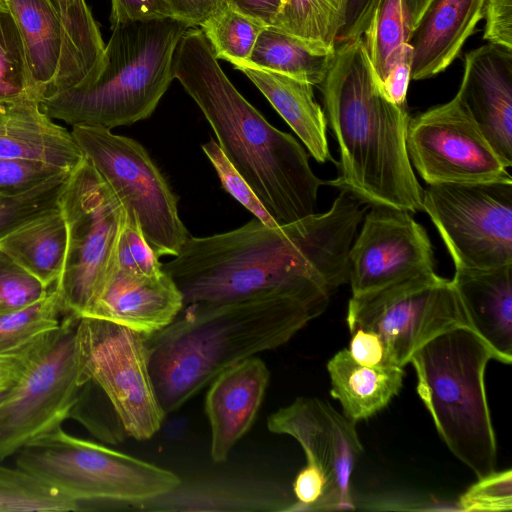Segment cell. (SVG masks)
<instances>
[{
    "label": "cell",
    "mask_w": 512,
    "mask_h": 512,
    "mask_svg": "<svg viewBox=\"0 0 512 512\" xmlns=\"http://www.w3.org/2000/svg\"><path fill=\"white\" fill-rule=\"evenodd\" d=\"M182 309V293L164 271L142 276L110 267L82 317L109 321L148 335L170 324Z\"/></svg>",
    "instance_id": "cell-18"
},
{
    "label": "cell",
    "mask_w": 512,
    "mask_h": 512,
    "mask_svg": "<svg viewBox=\"0 0 512 512\" xmlns=\"http://www.w3.org/2000/svg\"><path fill=\"white\" fill-rule=\"evenodd\" d=\"M350 333L348 352L354 361L369 367L395 366L385 342L376 332L356 328Z\"/></svg>",
    "instance_id": "cell-45"
},
{
    "label": "cell",
    "mask_w": 512,
    "mask_h": 512,
    "mask_svg": "<svg viewBox=\"0 0 512 512\" xmlns=\"http://www.w3.org/2000/svg\"><path fill=\"white\" fill-rule=\"evenodd\" d=\"M406 145L411 165L428 185L512 179L458 93L410 118Z\"/></svg>",
    "instance_id": "cell-14"
},
{
    "label": "cell",
    "mask_w": 512,
    "mask_h": 512,
    "mask_svg": "<svg viewBox=\"0 0 512 512\" xmlns=\"http://www.w3.org/2000/svg\"><path fill=\"white\" fill-rule=\"evenodd\" d=\"M199 27L215 57L237 67L247 61L259 34L267 26L224 3Z\"/></svg>",
    "instance_id": "cell-32"
},
{
    "label": "cell",
    "mask_w": 512,
    "mask_h": 512,
    "mask_svg": "<svg viewBox=\"0 0 512 512\" xmlns=\"http://www.w3.org/2000/svg\"><path fill=\"white\" fill-rule=\"evenodd\" d=\"M110 267L142 276H154L163 271L162 263L145 239L136 215L125 209L114 244Z\"/></svg>",
    "instance_id": "cell-37"
},
{
    "label": "cell",
    "mask_w": 512,
    "mask_h": 512,
    "mask_svg": "<svg viewBox=\"0 0 512 512\" xmlns=\"http://www.w3.org/2000/svg\"><path fill=\"white\" fill-rule=\"evenodd\" d=\"M50 2L63 29V51L54 94L93 81L102 67L105 44L86 0Z\"/></svg>",
    "instance_id": "cell-27"
},
{
    "label": "cell",
    "mask_w": 512,
    "mask_h": 512,
    "mask_svg": "<svg viewBox=\"0 0 512 512\" xmlns=\"http://www.w3.org/2000/svg\"><path fill=\"white\" fill-rule=\"evenodd\" d=\"M457 93L509 169L512 165V50L488 43L468 52Z\"/></svg>",
    "instance_id": "cell-17"
},
{
    "label": "cell",
    "mask_w": 512,
    "mask_h": 512,
    "mask_svg": "<svg viewBox=\"0 0 512 512\" xmlns=\"http://www.w3.org/2000/svg\"><path fill=\"white\" fill-rule=\"evenodd\" d=\"M173 18L188 27H199L211 14L224 5L223 0H167Z\"/></svg>",
    "instance_id": "cell-48"
},
{
    "label": "cell",
    "mask_w": 512,
    "mask_h": 512,
    "mask_svg": "<svg viewBox=\"0 0 512 512\" xmlns=\"http://www.w3.org/2000/svg\"><path fill=\"white\" fill-rule=\"evenodd\" d=\"M485 0H430L411 32V79L443 72L460 54L478 22Z\"/></svg>",
    "instance_id": "cell-22"
},
{
    "label": "cell",
    "mask_w": 512,
    "mask_h": 512,
    "mask_svg": "<svg viewBox=\"0 0 512 512\" xmlns=\"http://www.w3.org/2000/svg\"><path fill=\"white\" fill-rule=\"evenodd\" d=\"M347 0H285L271 26L334 52Z\"/></svg>",
    "instance_id": "cell-30"
},
{
    "label": "cell",
    "mask_w": 512,
    "mask_h": 512,
    "mask_svg": "<svg viewBox=\"0 0 512 512\" xmlns=\"http://www.w3.org/2000/svg\"><path fill=\"white\" fill-rule=\"evenodd\" d=\"M59 205L68 238L56 287L64 315L82 317L108 272L124 208L85 157L71 172Z\"/></svg>",
    "instance_id": "cell-10"
},
{
    "label": "cell",
    "mask_w": 512,
    "mask_h": 512,
    "mask_svg": "<svg viewBox=\"0 0 512 512\" xmlns=\"http://www.w3.org/2000/svg\"><path fill=\"white\" fill-rule=\"evenodd\" d=\"M15 467L84 503L127 505L163 495L181 480L170 470L75 437L62 426L15 453Z\"/></svg>",
    "instance_id": "cell-7"
},
{
    "label": "cell",
    "mask_w": 512,
    "mask_h": 512,
    "mask_svg": "<svg viewBox=\"0 0 512 512\" xmlns=\"http://www.w3.org/2000/svg\"><path fill=\"white\" fill-rule=\"evenodd\" d=\"M412 55V47L409 43H405L386 77L379 83L384 95L398 105H406L407 90L411 79Z\"/></svg>",
    "instance_id": "cell-46"
},
{
    "label": "cell",
    "mask_w": 512,
    "mask_h": 512,
    "mask_svg": "<svg viewBox=\"0 0 512 512\" xmlns=\"http://www.w3.org/2000/svg\"><path fill=\"white\" fill-rule=\"evenodd\" d=\"M66 172L71 171L45 162L0 157V195L27 193Z\"/></svg>",
    "instance_id": "cell-40"
},
{
    "label": "cell",
    "mask_w": 512,
    "mask_h": 512,
    "mask_svg": "<svg viewBox=\"0 0 512 512\" xmlns=\"http://www.w3.org/2000/svg\"><path fill=\"white\" fill-rule=\"evenodd\" d=\"M50 288L0 250V314L38 301Z\"/></svg>",
    "instance_id": "cell-38"
},
{
    "label": "cell",
    "mask_w": 512,
    "mask_h": 512,
    "mask_svg": "<svg viewBox=\"0 0 512 512\" xmlns=\"http://www.w3.org/2000/svg\"><path fill=\"white\" fill-rule=\"evenodd\" d=\"M321 314L279 294L184 307L170 324L145 335L163 412L179 409L232 365L284 345Z\"/></svg>",
    "instance_id": "cell-4"
},
{
    "label": "cell",
    "mask_w": 512,
    "mask_h": 512,
    "mask_svg": "<svg viewBox=\"0 0 512 512\" xmlns=\"http://www.w3.org/2000/svg\"><path fill=\"white\" fill-rule=\"evenodd\" d=\"M285 493L274 483L239 478L181 483L171 491L128 504L143 511H286Z\"/></svg>",
    "instance_id": "cell-23"
},
{
    "label": "cell",
    "mask_w": 512,
    "mask_h": 512,
    "mask_svg": "<svg viewBox=\"0 0 512 512\" xmlns=\"http://www.w3.org/2000/svg\"><path fill=\"white\" fill-rule=\"evenodd\" d=\"M39 343L22 354L0 356V385L17 379L22 375L30 355Z\"/></svg>",
    "instance_id": "cell-50"
},
{
    "label": "cell",
    "mask_w": 512,
    "mask_h": 512,
    "mask_svg": "<svg viewBox=\"0 0 512 512\" xmlns=\"http://www.w3.org/2000/svg\"><path fill=\"white\" fill-rule=\"evenodd\" d=\"M331 395L343 414L353 422L368 419L385 408L403 383L404 370L398 366H364L350 356L348 349L338 351L327 363Z\"/></svg>",
    "instance_id": "cell-25"
},
{
    "label": "cell",
    "mask_w": 512,
    "mask_h": 512,
    "mask_svg": "<svg viewBox=\"0 0 512 512\" xmlns=\"http://www.w3.org/2000/svg\"><path fill=\"white\" fill-rule=\"evenodd\" d=\"M80 317L63 316L57 329L34 349L13 394L0 405V462L70 418L81 387L77 327Z\"/></svg>",
    "instance_id": "cell-9"
},
{
    "label": "cell",
    "mask_w": 512,
    "mask_h": 512,
    "mask_svg": "<svg viewBox=\"0 0 512 512\" xmlns=\"http://www.w3.org/2000/svg\"><path fill=\"white\" fill-rule=\"evenodd\" d=\"M239 13L271 26L285 0H223Z\"/></svg>",
    "instance_id": "cell-49"
},
{
    "label": "cell",
    "mask_w": 512,
    "mask_h": 512,
    "mask_svg": "<svg viewBox=\"0 0 512 512\" xmlns=\"http://www.w3.org/2000/svg\"><path fill=\"white\" fill-rule=\"evenodd\" d=\"M19 378L0 385V405L13 394Z\"/></svg>",
    "instance_id": "cell-52"
},
{
    "label": "cell",
    "mask_w": 512,
    "mask_h": 512,
    "mask_svg": "<svg viewBox=\"0 0 512 512\" xmlns=\"http://www.w3.org/2000/svg\"><path fill=\"white\" fill-rule=\"evenodd\" d=\"M173 17L118 24L97 77L54 93L40 106L71 126L113 129L149 118L173 81V58L185 30Z\"/></svg>",
    "instance_id": "cell-5"
},
{
    "label": "cell",
    "mask_w": 512,
    "mask_h": 512,
    "mask_svg": "<svg viewBox=\"0 0 512 512\" xmlns=\"http://www.w3.org/2000/svg\"><path fill=\"white\" fill-rule=\"evenodd\" d=\"M77 348L81 372L105 395L125 433L150 439L165 418L152 382L145 335L91 317H80Z\"/></svg>",
    "instance_id": "cell-12"
},
{
    "label": "cell",
    "mask_w": 512,
    "mask_h": 512,
    "mask_svg": "<svg viewBox=\"0 0 512 512\" xmlns=\"http://www.w3.org/2000/svg\"><path fill=\"white\" fill-rule=\"evenodd\" d=\"M201 147L206 157L213 165L224 190L263 224L269 227L278 226L245 179L226 158L217 141L210 139Z\"/></svg>",
    "instance_id": "cell-39"
},
{
    "label": "cell",
    "mask_w": 512,
    "mask_h": 512,
    "mask_svg": "<svg viewBox=\"0 0 512 512\" xmlns=\"http://www.w3.org/2000/svg\"><path fill=\"white\" fill-rule=\"evenodd\" d=\"M471 329L494 360L512 362V264L491 269L455 268L451 280Z\"/></svg>",
    "instance_id": "cell-20"
},
{
    "label": "cell",
    "mask_w": 512,
    "mask_h": 512,
    "mask_svg": "<svg viewBox=\"0 0 512 512\" xmlns=\"http://www.w3.org/2000/svg\"><path fill=\"white\" fill-rule=\"evenodd\" d=\"M236 69L260 90L318 162L332 160L326 136V117L315 100L312 84L250 66Z\"/></svg>",
    "instance_id": "cell-24"
},
{
    "label": "cell",
    "mask_w": 512,
    "mask_h": 512,
    "mask_svg": "<svg viewBox=\"0 0 512 512\" xmlns=\"http://www.w3.org/2000/svg\"><path fill=\"white\" fill-rule=\"evenodd\" d=\"M340 152L339 176L329 184L364 204L422 210L424 189L408 157L407 105L382 92L363 38L340 43L320 84Z\"/></svg>",
    "instance_id": "cell-3"
},
{
    "label": "cell",
    "mask_w": 512,
    "mask_h": 512,
    "mask_svg": "<svg viewBox=\"0 0 512 512\" xmlns=\"http://www.w3.org/2000/svg\"><path fill=\"white\" fill-rule=\"evenodd\" d=\"M355 422L315 397H298L267 419L275 434L293 437L305 452L307 463L326 476L325 510L354 508L351 475L363 451Z\"/></svg>",
    "instance_id": "cell-16"
},
{
    "label": "cell",
    "mask_w": 512,
    "mask_h": 512,
    "mask_svg": "<svg viewBox=\"0 0 512 512\" xmlns=\"http://www.w3.org/2000/svg\"><path fill=\"white\" fill-rule=\"evenodd\" d=\"M63 316L56 284L38 301L0 314V356L28 351L57 329Z\"/></svg>",
    "instance_id": "cell-31"
},
{
    "label": "cell",
    "mask_w": 512,
    "mask_h": 512,
    "mask_svg": "<svg viewBox=\"0 0 512 512\" xmlns=\"http://www.w3.org/2000/svg\"><path fill=\"white\" fill-rule=\"evenodd\" d=\"M71 134L122 207L136 215L158 257L178 255L190 234L180 219L177 197L145 148L101 127L72 126Z\"/></svg>",
    "instance_id": "cell-8"
},
{
    "label": "cell",
    "mask_w": 512,
    "mask_h": 512,
    "mask_svg": "<svg viewBox=\"0 0 512 512\" xmlns=\"http://www.w3.org/2000/svg\"><path fill=\"white\" fill-rule=\"evenodd\" d=\"M410 35L402 0H378L362 38L379 83L386 77L393 56L408 43Z\"/></svg>",
    "instance_id": "cell-34"
},
{
    "label": "cell",
    "mask_w": 512,
    "mask_h": 512,
    "mask_svg": "<svg viewBox=\"0 0 512 512\" xmlns=\"http://www.w3.org/2000/svg\"><path fill=\"white\" fill-rule=\"evenodd\" d=\"M463 511H510L512 509V471L492 472L478 479L459 498Z\"/></svg>",
    "instance_id": "cell-41"
},
{
    "label": "cell",
    "mask_w": 512,
    "mask_h": 512,
    "mask_svg": "<svg viewBox=\"0 0 512 512\" xmlns=\"http://www.w3.org/2000/svg\"><path fill=\"white\" fill-rule=\"evenodd\" d=\"M364 203L341 190L330 209L269 227L257 218L234 230L189 236L163 271L183 296V308L258 295L298 298L321 313L348 282V254Z\"/></svg>",
    "instance_id": "cell-1"
},
{
    "label": "cell",
    "mask_w": 512,
    "mask_h": 512,
    "mask_svg": "<svg viewBox=\"0 0 512 512\" xmlns=\"http://www.w3.org/2000/svg\"><path fill=\"white\" fill-rule=\"evenodd\" d=\"M334 53L267 26L259 34L247 61L239 66L285 74L314 86L324 81Z\"/></svg>",
    "instance_id": "cell-29"
},
{
    "label": "cell",
    "mask_w": 512,
    "mask_h": 512,
    "mask_svg": "<svg viewBox=\"0 0 512 512\" xmlns=\"http://www.w3.org/2000/svg\"><path fill=\"white\" fill-rule=\"evenodd\" d=\"M81 505L22 470L0 462V512H69Z\"/></svg>",
    "instance_id": "cell-33"
},
{
    "label": "cell",
    "mask_w": 512,
    "mask_h": 512,
    "mask_svg": "<svg viewBox=\"0 0 512 512\" xmlns=\"http://www.w3.org/2000/svg\"><path fill=\"white\" fill-rule=\"evenodd\" d=\"M67 238L66 222L59 208L1 238L0 250L50 288L61 277Z\"/></svg>",
    "instance_id": "cell-28"
},
{
    "label": "cell",
    "mask_w": 512,
    "mask_h": 512,
    "mask_svg": "<svg viewBox=\"0 0 512 512\" xmlns=\"http://www.w3.org/2000/svg\"><path fill=\"white\" fill-rule=\"evenodd\" d=\"M270 378L259 358H246L218 374L205 398L211 429L210 456L226 461L235 444L250 429L262 404Z\"/></svg>",
    "instance_id": "cell-19"
},
{
    "label": "cell",
    "mask_w": 512,
    "mask_h": 512,
    "mask_svg": "<svg viewBox=\"0 0 512 512\" xmlns=\"http://www.w3.org/2000/svg\"><path fill=\"white\" fill-rule=\"evenodd\" d=\"M430 0H402L406 25L412 32Z\"/></svg>",
    "instance_id": "cell-51"
},
{
    "label": "cell",
    "mask_w": 512,
    "mask_h": 512,
    "mask_svg": "<svg viewBox=\"0 0 512 512\" xmlns=\"http://www.w3.org/2000/svg\"><path fill=\"white\" fill-rule=\"evenodd\" d=\"M347 324L372 330L385 342L395 366L404 367L431 339L456 327H470L451 282L434 272L408 277L352 295Z\"/></svg>",
    "instance_id": "cell-11"
},
{
    "label": "cell",
    "mask_w": 512,
    "mask_h": 512,
    "mask_svg": "<svg viewBox=\"0 0 512 512\" xmlns=\"http://www.w3.org/2000/svg\"><path fill=\"white\" fill-rule=\"evenodd\" d=\"M0 157L45 162L69 171L84 160L71 132L47 116L35 99L0 102Z\"/></svg>",
    "instance_id": "cell-21"
},
{
    "label": "cell",
    "mask_w": 512,
    "mask_h": 512,
    "mask_svg": "<svg viewBox=\"0 0 512 512\" xmlns=\"http://www.w3.org/2000/svg\"><path fill=\"white\" fill-rule=\"evenodd\" d=\"M348 254L352 295L419 274L434 272V252L426 230L412 213L372 205Z\"/></svg>",
    "instance_id": "cell-15"
},
{
    "label": "cell",
    "mask_w": 512,
    "mask_h": 512,
    "mask_svg": "<svg viewBox=\"0 0 512 512\" xmlns=\"http://www.w3.org/2000/svg\"><path fill=\"white\" fill-rule=\"evenodd\" d=\"M483 38L489 43L512 50V0H485Z\"/></svg>",
    "instance_id": "cell-44"
},
{
    "label": "cell",
    "mask_w": 512,
    "mask_h": 512,
    "mask_svg": "<svg viewBox=\"0 0 512 512\" xmlns=\"http://www.w3.org/2000/svg\"><path fill=\"white\" fill-rule=\"evenodd\" d=\"M71 172L21 195H0V239L22 225L59 209L60 195Z\"/></svg>",
    "instance_id": "cell-36"
},
{
    "label": "cell",
    "mask_w": 512,
    "mask_h": 512,
    "mask_svg": "<svg viewBox=\"0 0 512 512\" xmlns=\"http://www.w3.org/2000/svg\"><path fill=\"white\" fill-rule=\"evenodd\" d=\"M378 0H347L344 24L337 40L342 43L362 37Z\"/></svg>",
    "instance_id": "cell-47"
},
{
    "label": "cell",
    "mask_w": 512,
    "mask_h": 512,
    "mask_svg": "<svg viewBox=\"0 0 512 512\" xmlns=\"http://www.w3.org/2000/svg\"><path fill=\"white\" fill-rule=\"evenodd\" d=\"M22 37L28 67L41 100L50 96L62 58L63 29L50 0H3Z\"/></svg>",
    "instance_id": "cell-26"
},
{
    "label": "cell",
    "mask_w": 512,
    "mask_h": 512,
    "mask_svg": "<svg viewBox=\"0 0 512 512\" xmlns=\"http://www.w3.org/2000/svg\"><path fill=\"white\" fill-rule=\"evenodd\" d=\"M422 210L435 225L455 268L512 264V179L429 184Z\"/></svg>",
    "instance_id": "cell-13"
},
{
    "label": "cell",
    "mask_w": 512,
    "mask_h": 512,
    "mask_svg": "<svg viewBox=\"0 0 512 512\" xmlns=\"http://www.w3.org/2000/svg\"><path fill=\"white\" fill-rule=\"evenodd\" d=\"M494 354L469 327L428 341L410 358L417 392L450 451L477 476L495 471L496 438L484 375Z\"/></svg>",
    "instance_id": "cell-6"
},
{
    "label": "cell",
    "mask_w": 512,
    "mask_h": 512,
    "mask_svg": "<svg viewBox=\"0 0 512 512\" xmlns=\"http://www.w3.org/2000/svg\"><path fill=\"white\" fill-rule=\"evenodd\" d=\"M41 97L32 81L22 37L5 3L0 4V102Z\"/></svg>",
    "instance_id": "cell-35"
},
{
    "label": "cell",
    "mask_w": 512,
    "mask_h": 512,
    "mask_svg": "<svg viewBox=\"0 0 512 512\" xmlns=\"http://www.w3.org/2000/svg\"><path fill=\"white\" fill-rule=\"evenodd\" d=\"M297 502L290 510H325L328 494L326 476L316 465H307L298 473L293 483Z\"/></svg>",
    "instance_id": "cell-42"
},
{
    "label": "cell",
    "mask_w": 512,
    "mask_h": 512,
    "mask_svg": "<svg viewBox=\"0 0 512 512\" xmlns=\"http://www.w3.org/2000/svg\"><path fill=\"white\" fill-rule=\"evenodd\" d=\"M173 17L167 0H111V29L118 24Z\"/></svg>",
    "instance_id": "cell-43"
},
{
    "label": "cell",
    "mask_w": 512,
    "mask_h": 512,
    "mask_svg": "<svg viewBox=\"0 0 512 512\" xmlns=\"http://www.w3.org/2000/svg\"><path fill=\"white\" fill-rule=\"evenodd\" d=\"M173 74L198 105L217 143L278 225L316 213L324 182L302 145L272 126L235 88L196 27L185 30Z\"/></svg>",
    "instance_id": "cell-2"
}]
</instances>
